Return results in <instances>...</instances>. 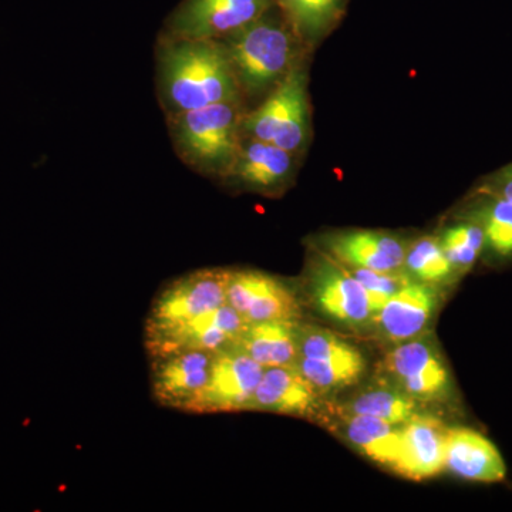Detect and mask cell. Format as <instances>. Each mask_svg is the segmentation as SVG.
Masks as SVG:
<instances>
[{
	"mask_svg": "<svg viewBox=\"0 0 512 512\" xmlns=\"http://www.w3.org/2000/svg\"><path fill=\"white\" fill-rule=\"evenodd\" d=\"M157 87L167 117L211 104H245L220 40L161 35L157 47Z\"/></svg>",
	"mask_w": 512,
	"mask_h": 512,
	"instance_id": "cell-1",
	"label": "cell"
},
{
	"mask_svg": "<svg viewBox=\"0 0 512 512\" xmlns=\"http://www.w3.org/2000/svg\"><path fill=\"white\" fill-rule=\"evenodd\" d=\"M220 42L227 50L245 104L261 103L303 62L308 47L276 3L261 18Z\"/></svg>",
	"mask_w": 512,
	"mask_h": 512,
	"instance_id": "cell-2",
	"label": "cell"
},
{
	"mask_svg": "<svg viewBox=\"0 0 512 512\" xmlns=\"http://www.w3.org/2000/svg\"><path fill=\"white\" fill-rule=\"evenodd\" d=\"M244 103H218L168 116L178 157L195 173L227 180L242 143Z\"/></svg>",
	"mask_w": 512,
	"mask_h": 512,
	"instance_id": "cell-3",
	"label": "cell"
},
{
	"mask_svg": "<svg viewBox=\"0 0 512 512\" xmlns=\"http://www.w3.org/2000/svg\"><path fill=\"white\" fill-rule=\"evenodd\" d=\"M242 136L266 141L292 154L305 150L311 134L308 73L299 63L284 82L242 119Z\"/></svg>",
	"mask_w": 512,
	"mask_h": 512,
	"instance_id": "cell-4",
	"label": "cell"
},
{
	"mask_svg": "<svg viewBox=\"0 0 512 512\" xmlns=\"http://www.w3.org/2000/svg\"><path fill=\"white\" fill-rule=\"evenodd\" d=\"M303 289L311 308L329 322L357 333L369 330L375 309L366 289L322 248L309 255Z\"/></svg>",
	"mask_w": 512,
	"mask_h": 512,
	"instance_id": "cell-5",
	"label": "cell"
},
{
	"mask_svg": "<svg viewBox=\"0 0 512 512\" xmlns=\"http://www.w3.org/2000/svg\"><path fill=\"white\" fill-rule=\"evenodd\" d=\"M382 373L420 404L440 402L450 393V372L430 333L392 346L383 357Z\"/></svg>",
	"mask_w": 512,
	"mask_h": 512,
	"instance_id": "cell-6",
	"label": "cell"
},
{
	"mask_svg": "<svg viewBox=\"0 0 512 512\" xmlns=\"http://www.w3.org/2000/svg\"><path fill=\"white\" fill-rule=\"evenodd\" d=\"M229 269H198L174 279L154 299L146 333L157 332L214 311L227 303Z\"/></svg>",
	"mask_w": 512,
	"mask_h": 512,
	"instance_id": "cell-7",
	"label": "cell"
},
{
	"mask_svg": "<svg viewBox=\"0 0 512 512\" xmlns=\"http://www.w3.org/2000/svg\"><path fill=\"white\" fill-rule=\"evenodd\" d=\"M265 369L238 346L215 353L210 375L184 413L248 412Z\"/></svg>",
	"mask_w": 512,
	"mask_h": 512,
	"instance_id": "cell-8",
	"label": "cell"
},
{
	"mask_svg": "<svg viewBox=\"0 0 512 512\" xmlns=\"http://www.w3.org/2000/svg\"><path fill=\"white\" fill-rule=\"evenodd\" d=\"M274 5L275 0H183L168 16L163 36L221 40Z\"/></svg>",
	"mask_w": 512,
	"mask_h": 512,
	"instance_id": "cell-9",
	"label": "cell"
},
{
	"mask_svg": "<svg viewBox=\"0 0 512 512\" xmlns=\"http://www.w3.org/2000/svg\"><path fill=\"white\" fill-rule=\"evenodd\" d=\"M227 303L247 323L302 319L298 293L282 279L256 269H229Z\"/></svg>",
	"mask_w": 512,
	"mask_h": 512,
	"instance_id": "cell-10",
	"label": "cell"
},
{
	"mask_svg": "<svg viewBox=\"0 0 512 512\" xmlns=\"http://www.w3.org/2000/svg\"><path fill=\"white\" fill-rule=\"evenodd\" d=\"M439 288L412 279L377 309L367 332L392 346L427 335L439 312Z\"/></svg>",
	"mask_w": 512,
	"mask_h": 512,
	"instance_id": "cell-11",
	"label": "cell"
},
{
	"mask_svg": "<svg viewBox=\"0 0 512 512\" xmlns=\"http://www.w3.org/2000/svg\"><path fill=\"white\" fill-rule=\"evenodd\" d=\"M247 325L231 305L224 303L174 328L146 333V348L150 356L177 350H201L215 355L237 346Z\"/></svg>",
	"mask_w": 512,
	"mask_h": 512,
	"instance_id": "cell-12",
	"label": "cell"
},
{
	"mask_svg": "<svg viewBox=\"0 0 512 512\" xmlns=\"http://www.w3.org/2000/svg\"><path fill=\"white\" fill-rule=\"evenodd\" d=\"M150 359L153 399L160 406L185 412L207 383L214 355L201 350H177Z\"/></svg>",
	"mask_w": 512,
	"mask_h": 512,
	"instance_id": "cell-13",
	"label": "cell"
},
{
	"mask_svg": "<svg viewBox=\"0 0 512 512\" xmlns=\"http://www.w3.org/2000/svg\"><path fill=\"white\" fill-rule=\"evenodd\" d=\"M296 154L256 138H242L241 148L227 180L235 187L262 195L284 191L295 174Z\"/></svg>",
	"mask_w": 512,
	"mask_h": 512,
	"instance_id": "cell-14",
	"label": "cell"
},
{
	"mask_svg": "<svg viewBox=\"0 0 512 512\" xmlns=\"http://www.w3.org/2000/svg\"><path fill=\"white\" fill-rule=\"evenodd\" d=\"M320 248L350 268L392 272L404 269L407 244L389 232L350 229L326 235Z\"/></svg>",
	"mask_w": 512,
	"mask_h": 512,
	"instance_id": "cell-15",
	"label": "cell"
},
{
	"mask_svg": "<svg viewBox=\"0 0 512 512\" xmlns=\"http://www.w3.org/2000/svg\"><path fill=\"white\" fill-rule=\"evenodd\" d=\"M320 393L298 367L265 369L256 387L248 412H266L292 417L318 416Z\"/></svg>",
	"mask_w": 512,
	"mask_h": 512,
	"instance_id": "cell-16",
	"label": "cell"
},
{
	"mask_svg": "<svg viewBox=\"0 0 512 512\" xmlns=\"http://www.w3.org/2000/svg\"><path fill=\"white\" fill-rule=\"evenodd\" d=\"M447 427L419 413L402 424V450L393 473L413 481L429 480L444 471Z\"/></svg>",
	"mask_w": 512,
	"mask_h": 512,
	"instance_id": "cell-17",
	"label": "cell"
},
{
	"mask_svg": "<svg viewBox=\"0 0 512 512\" xmlns=\"http://www.w3.org/2000/svg\"><path fill=\"white\" fill-rule=\"evenodd\" d=\"M444 470L474 483H500L507 467L498 448L487 437L471 429H447Z\"/></svg>",
	"mask_w": 512,
	"mask_h": 512,
	"instance_id": "cell-18",
	"label": "cell"
},
{
	"mask_svg": "<svg viewBox=\"0 0 512 512\" xmlns=\"http://www.w3.org/2000/svg\"><path fill=\"white\" fill-rule=\"evenodd\" d=\"M336 416L340 433L350 446L373 463L394 471L402 450V424L357 414Z\"/></svg>",
	"mask_w": 512,
	"mask_h": 512,
	"instance_id": "cell-19",
	"label": "cell"
},
{
	"mask_svg": "<svg viewBox=\"0 0 512 512\" xmlns=\"http://www.w3.org/2000/svg\"><path fill=\"white\" fill-rule=\"evenodd\" d=\"M301 320L248 323L237 346L264 369L293 366L299 355Z\"/></svg>",
	"mask_w": 512,
	"mask_h": 512,
	"instance_id": "cell-20",
	"label": "cell"
},
{
	"mask_svg": "<svg viewBox=\"0 0 512 512\" xmlns=\"http://www.w3.org/2000/svg\"><path fill=\"white\" fill-rule=\"evenodd\" d=\"M420 406V403L382 377L379 382L366 386L346 402L340 403L336 413L372 416L389 423L404 424L421 413Z\"/></svg>",
	"mask_w": 512,
	"mask_h": 512,
	"instance_id": "cell-21",
	"label": "cell"
},
{
	"mask_svg": "<svg viewBox=\"0 0 512 512\" xmlns=\"http://www.w3.org/2000/svg\"><path fill=\"white\" fill-rule=\"evenodd\" d=\"M350 0H275L276 6L302 40L303 45H318L342 22Z\"/></svg>",
	"mask_w": 512,
	"mask_h": 512,
	"instance_id": "cell-22",
	"label": "cell"
},
{
	"mask_svg": "<svg viewBox=\"0 0 512 512\" xmlns=\"http://www.w3.org/2000/svg\"><path fill=\"white\" fill-rule=\"evenodd\" d=\"M295 366L323 394L338 393L360 382L366 372L365 356L346 360L298 359Z\"/></svg>",
	"mask_w": 512,
	"mask_h": 512,
	"instance_id": "cell-23",
	"label": "cell"
},
{
	"mask_svg": "<svg viewBox=\"0 0 512 512\" xmlns=\"http://www.w3.org/2000/svg\"><path fill=\"white\" fill-rule=\"evenodd\" d=\"M404 271L416 281L437 286L456 276L439 237H421L407 244Z\"/></svg>",
	"mask_w": 512,
	"mask_h": 512,
	"instance_id": "cell-24",
	"label": "cell"
},
{
	"mask_svg": "<svg viewBox=\"0 0 512 512\" xmlns=\"http://www.w3.org/2000/svg\"><path fill=\"white\" fill-rule=\"evenodd\" d=\"M439 239L456 274L471 269L485 244L483 229L476 222H463L444 229Z\"/></svg>",
	"mask_w": 512,
	"mask_h": 512,
	"instance_id": "cell-25",
	"label": "cell"
},
{
	"mask_svg": "<svg viewBox=\"0 0 512 512\" xmlns=\"http://www.w3.org/2000/svg\"><path fill=\"white\" fill-rule=\"evenodd\" d=\"M363 356L355 345L329 329L301 322L298 359L346 360Z\"/></svg>",
	"mask_w": 512,
	"mask_h": 512,
	"instance_id": "cell-26",
	"label": "cell"
},
{
	"mask_svg": "<svg viewBox=\"0 0 512 512\" xmlns=\"http://www.w3.org/2000/svg\"><path fill=\"white\" fill-rule=\"evenodd\" d=\"M476 224L483 229L485 244L500 255H512V204L491 197L476 212Z\"/></svg>",
	"mask_w": 512,
	"mask_h": 512,
	"instance_id": "cell-27",
	"label": "cell"
},
{
	"mask_svg": "<svg viewBox=\"0 0 512 512\" xmlns=\"http://www.w3.org/2000/svg\"><path fill=\"white\" fill-rule=\"evenodd\" d=\"M346 268L366 289L375 313L387 299L392 298L394 293L399 292L404 285L409 284L413 279L404 269L402 271L380 272L363 268H350V266H346Z\"/></svg>",
	"mask_w": 512,
	"mask_h": 512,
	"instance_id": "cell-28",
	"label": "cell"
},
{
	"mask_svg": "<svg viewBox=\"0 0 512 512\" xmlns=\"http://www.w3.org/2000/svg\"><path fill=\"white\" fill-rule=\"evenodd\" d=\"M493 195L512 204V165L503 174L498 175L493 187Z\"/></svg>",
	"mask_w": 512,
	"mask_h": 512,
	"instance_id": "cell-29",
	"label": "cell"
}]
</instances>
